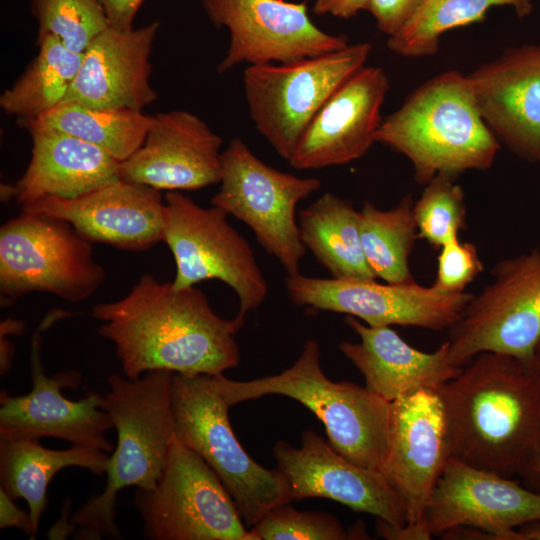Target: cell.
<instances>
[{"instance_id":"obj_1","label":"cell","mask_w":540,"mask_h":540,"mask_svg":"<svg viewBox=\"0 0 540 540\" xmlns=\"http://www.w3.org/2000/svg\"><path fill=\"white\" fill-rule=\"evenodd\" d=\"M91 314L129 379L157 370L218 376L240 362L235 335L245 318L220 317L195 286L176 288L145 274L126 296L96 304Z\"/></svg>"},{"instance_id":"obj_2","label":"cell","mask_w":540,"mask_h":540,"mask_svg":"<svg viewBox=\"0 0 540 540\" xmlns=\"http://www.w3.org/2000/svg\"><path fill=\"white\" fill-rule=\"evenodd\" d=\"M438 393L450 458L504 477L519 476L540 441L536 361L482 352Z\"/></svg>"},{"instance_id":"obj_3","label":"cell","mask_w":540,"mask_h":540,"mask_svg":"<svg viewBox=\"0 0 540 540\" xmlns=\"http://www.w3.org/2000/svg\"><path fill=\"white\" fill-rule=\"evenodd\" d=\"M375 141L405 156L417 183L490 168L501 147L485 122L467 74L442 72L382 119Z\"/></svg>"},{"instance_id":"obj_4","label":"cell","mask_w":540,"mask_h":540,"mask_svg":"<svg viewBox=\"0 0 540 540\" xmlns=\"http://www.w3.org/2000/svg\"><path fill=\"white\" fill-rule=\"evenodd\" d=\"M174 372L149 371L138 379L112 374L102 409L113 421L117 445L107 462L103 492L91 496L71 518L83 538L121 539L117 495L125 488L155 487L174 441L171 395Z\"/></svg>"},{"instance_id":"obj_5","label":"cell","mask_w":540,"mask_h":540,"mask_svg":"<svg viewBox=\"0 0 540 540\" xmlns=\"http://www.w3.org/2000/svg\"><path fill=\"white\" fill-rule=\"evenodd\" d=\"M212 380L230 406L269 394L299 401L322 422L328 442L338 453L381 472L388 451L391 403L366 386L328 379L316 340H308L296 362L277 375L234 381L222 374Z\"/></svg>"},{"instance_id":"obj_6","label":"cell","mask_w":540,"mask_h":540,"mask_svg":"<svg viewBox=\"0 0 540 540\" xmlns=\"http://www.w3.org/2000/svg\"><path fill=\"white\" fill-rule=\"evenodd\" d=\"M171 407L175 439L218 475L248 529L273 507L291 502L280 471L258 464L239 443L229 420L231 406L212 376L174 373Z\"/></svg>"},{"instance_id":"obj_7","label":"cell","mask_w":540,"mask_h":540,"mask_svg":"<svg viewBox=\"0 0 540 540\" xmlns=\"http://www.w3.org/2000/svg\"><path fill=\"white\" fill-rule=\"evenodd\" d=\"M105 277L92 242L65 220L22 211L0 228L2 307L31 292L77 303L92 296Z\"/></svg>"},{"instance_id":"obj_8","label":"cell","mask_w":540,"mask_h":540,"mask_svg":"<svg viewBox=\"0 0 540 540\" xmlns=\"http://www.w3.org/2000/svg\"><path fill=\"white\" fill-rule=\"evenodd\" d=\"M370 43L284 63L249 65L244 94L258 132L285 160L324 103L366 65Z\"/></svg>"},{"instance_id":"obj_9","label":"cell","mask_w":540,"mask_h":540,"mask_svg":"<svg viewBox=\"0 0 540 540\" xmlns=\"http://www.w3.org/2000/svg\"><path fill=\"white\" fill-rule=\"evenodd\" d=\"M491 275L449 329L448 359L455 367L482 352L535 361L540 340V249L498 261Z\"/></svg>"},{"instance_id":"obj_10","label":"cell","mask_w":540,"mask_h":540,"mask_svg":"<svg viewBox=\"0 0 540 540\" xmlns=\"http://www.w3.org/2000/svg\"><path fill=\"white\" fill-rule=\"evenodd\" d=\"M220 189L211 204L245 223L287 275L299 274L306 248L296 208L319 190L321 181L282 172L260 160L240 138L221 153Z\"/></svg>"},{"instance_id":"obj_11","label":"cell","mask_w":540,"mask_h":540,"mask_svg":"<svg viewBox=\"0 0 540 540\" xmlns=\"http://www.w3.org/2000/svg\"><path fill=\"white\" fill-rule=\"evenodd\" d=\"M216 207H202L180 191L164 196L163 239L176 264L172 284L195 286L220 280L239 300L241 317L258 308L268 295V285L249 242Z\"/></svg>"},{"instance_id":"obj_12","label":"cell","mask_w":540,"mask_h":540,"mask_svg":"<svg viewBox=\"0 0 540 540\" xmlns=\"http://www.w3.org/2000/svg\"><path fill=\"white\" fill-rule=\"evenodd\" d=\"M132 504L150 540H256L218 475L175 438L159 481Z\"/></svg>"},{"instance_id":"obj_13","label":"cell","mask_w":540,"mask_h":540,"mask_svg":"<svg viewBox=\"0 0 540 540\" xmlns=\"http://www.w3.org/2000/svg\"><path fill=\"white\" fill-rule=\"evenodd\" d=\"M450 458L438 389H418L391 402L389 444L381 469L402 500L407 522L392 529L377 520L378 533L390 540H428L427 502Z\"/></svg>"},{"instance_id":"obj_14","label":"cell","mask_w":540,"mask_h":540,"mask_svg":"<svg viewBox=\"0 0 540 540\" xmlns=\"http://www.w3.org/2000/svg\"><path fill=\"white\" fill-rule=\"evenodd\" d=\"M285 289L299 306L347 314L370 326H411L429 330L450 329L473 294L448 293L410 283L377 280L316 278L287 275Z\"/></svg>"},{"instance_id":"obj_15","label":"cell","mask_w":540,"mask_h":540,"mask_svg":"<svg viewBox=\"0 0 540 540\" xmlns=\"http://www.w3.org/2000/svg\"><path fill=\"white\" fill-rule=\"evenodd\" d=\"M216 28H226L229 45L217 72L247 64L284 63L346 47L345 35L321 30L305 3L284 0H202Z\"/></svg>"},{"instance_id":"obj_16","label":"cell","mask_w":540,"mask_h":540,"mask_svg":"<svg viewBox=\"0 0 540 540\" xmlns=\"http://www.w3.org/2000/svg\"><path fill=\"white\" fill-rule=\"evenodd\" d=\"M40 328L31 339V391L18 396L3 390L0 393V438L54 437L72 445L112 452L113 445L105 432L114 425L102 409L103 395L91 392L79 401L63 396L61 388L79 387L82 375L75 369L46 374L40 355Z\"/></svg>"},{"instance_id":"obj_17","label":"cell","mask_w":540,"mask_h":540,"mask_svg":"<svg viewBox=\"0 0 540 540\" xmlns=\"http://www.w3.org/2000/svg\"><path fill=\"white\" fill-rule=\"evenodd\" d=\"M540 521V494L513 478L449 458L427 502L425 529L432 538L472 527L496 540H520L518 528Z\"/></svg>"},{"instance_id":"obj_18","label":"cell","mask_w":540,"mask_h":540,"mask_svg":"<svg viewBox=\"0 0 540 540\" xmlns=\"http://www.w3.org/2000/svg\"><path fill=\"white\" fill-rule=\"evenodd\" d=\"M273 454L291 501L331 499L353 511L371 514L392 529L406 525L404 504L385 476L351 462L314 430L302 433L300 448L278 441Z\"/></svg>"},{"instance_id":"obj_19","label":"cell","mask_w":540,"mask_h":540,"mask_svg":"<svg viewBox=\"0 0 540 540\" xmlns=\"http://www.w3.org/2000/svg\"><path fill=\"white\" fill-rule=\"evenodd\" d=\"M381 67L363 66L324 103L308 124L288 162L298 170L321 169L363 157L382 122L389 90Z\"/></svg>"},{"instance_id":"obj_20","label":"cell","mask_w":540,"mask_h":540,"mask_svg":"<svg viewBox=\"0 0 540 540\" xmlns=\"http://www.w3.org/2000/svg\"><path fill=\"white\" fill-rule=\"evenodd\" d=\"M222 138L198 116H153L142 145L119 163V179L157 190H197L220 181Z\"/></svg>"},{"instance_id":"obj_21","label":"cell","mask_w":540,"mask_h":540,"mask_svg":"<svg viewBox=\"0 0 540 540\" xmlns=\"http://www.w3.org/2000/svg\"><path fill=\"white\" fill-rule=\"evenodd\" d=\"M22 209L65 220L90 242L121 250L145 251L163 239L160 190L120 179L74 198L48 197Z\"/></svg>"},{"instance_id":"obj_22","label":"cell","mask_w":540,"mask_h":540,"mask_svg":"<svg viewBox=\"0 0 540 540\" xmlns=\"http://www.w3.org/2000/svg\"><path fill=\"white\" fill-rule=\"evenodd\" d=\"M467 75L500 144L540 164V43L509 48Z\"/></svg>"},{"instance_id":"obj_23","label":"cell","mask_w":540,"mask_h":540,"mask_svg":"<svg viewBox=\"0 0 540 540\" xmlns=\"http://www.w3.org/2000/svg\"><path fill=\"white\" fill-rule=\"evenodd\" d=\"M152 22L121 31L108 26L87 46L63 102L99 109L142 111L157 100L150 83V54L159 29Z\"/></svg>"},{"instance_id":"obj_24","label":"cell","mask_w":540,"mask_h":540,"mask_svg":"<svg viewBox=\"0 0 540 540\" xmlns=\"http://www.w3.org/2000/svg\"><path fill=\"white\" fill-rule=\"evenodd\" d=\"M18 124L31 135V159L5 191L22 207L48 197L74 198L119 180L120 162L103 149L32 120Z\"/></svg>"},{"instance_id":"obj_25","label":"cell","mask_w":540,"mask_h":540,"mask_svg":"<svg viewBox=\"0 0 540 540\" xmlns=\"http://www.w3.org/2000/svg\"><path fill=\"white\" fill-rule=\"evenodd\" d=\"M345 320L360 340L342 341L339 350L363 375L365 386L390 403L418 389H439L461 371L449 362L447 341L424 352L390 326H370L353 316Z\"/></svg>"},{"instance_id":"obj_26","label":"cell","mask_w":540,"mask_h":540,"mask_svg":"<svg viewBox=\"0 0 540 540\" xmlns=\"http://www.w3.org/2000/svg\"><path fill=\"white\" fill-rule=\"evenodd\" d=\"M108 453L73 445L48 449L32 438H0V489L12 499L23 498L37 533L47 507V488L55 474L66 467H80L93 474L106 473Z\"/></svg>"},{"instance_id":"obj_27","label":"cell","mask_w":540,"mask_h":540,"mask_svg":"<svg viewBox=\"0 0 540 540\" xmlns=\"http://www.w3.org/2000/svg\"><path fill=\"white\" fill-rule=\"evenodd\" d=\"M300 239L336 279L377 280L362 248L359 211L351 201L324 193L298 215Z\"/></svg>"},{"instance_id":"obj_28","label":"cell","mask_w":540,"mask_h":540,"mask_svg":"<svg viewBox=\"0 0 540 540\" xmlns=\"http://www.w3.org/2000/svg\"><path fill=\"white\" fill-rule=\"evenodd\" d=\"M38 53L15 83L0 96V107L18 121L35 120L66 98L83 53L68 49L53 36L37 38Z\"/></svg>"},{"instance_id":"obj_29","label":"cell","mask_w":540,"mask_h":540,"mask_svg":"<svg viewBox=\"0 0 540 540\" xmlns=\"http://www.w3.org/2000/svg\"><path fill=\"white\" fill-rule=\"evenodd\" d=\"M414 200L405 195L394 207L381 210L365 201L359 211L362 248L376 278L387 283L415 281L409 259L418 237Z\"/></svg>"},{"instance_id":"obj_30","label":"cell","mask_w":540,"mask_h":540,"mask_svg":"<svg viewBox=\"0 0 540 540\" xmlns=\"http://www.w3.org/2000/svg\"><path fill=\"white\" fill-rule=\"evenodd\" d=\"M32 121L80 138L122 162L142 145L153 116L142 111L99 109L62 102Z\"/></svg>"},{"instance_id":"obj_31","label":"cell","mask_w":540,"mask_h":540,"mask_svg":"<svg viewBox=\"0 0 540 540\" xmlns=\"http://www.w3.org/2000/svg\"><path fill=\"white\" fill-rule=\"evenodd\" d=\"M497 6L512 7L524 18L532 12L533 0H423L412 19L388 38L387 46L404 57L431 56L445 32L482 21Z\"/></svg>"},{"instance_id":"obj_32","label":"cell","mask_w":540,"mask_h":540,"mask_svg":"<svg viewBox=\"0 0 540 540\" xmlns=\"http://www.w3.org/2000/svg\"><path fill=\"white\" fill-rule=\"evenodd\" d=\"M38 22L37 38L53 36L68 49L84 53L109 24L98 0H32Z\"/></svg>"},{"instance_id":"obj_33","label":"cell","mask_w":540,"mask_h":540,"mask_svg":"<svg viewBox=\"0 0 540 540\" xmlns=\"http://www.w3.org/2000/svg\"><path fill=\"white\" fill-rule=\"evenodd\" d=\"M424 186L413 206L418 237L439 249L466 227L465 194L447 175H437Z\"/></svg>"},{"instance_id":"obj_34","label":"cell","mask_w":540,"mask_h":540,"mask_svg":"<svg viewBox=\"0 0 540 540\" xmlns=\"http://www.w3.org/2000/svg\"><path fill=\"white\" fill-rule=\"evenodd\" d=\"M288 504L273 507L249 529L256 540L369 539L361 528L347 531L331 514L299 511Z\"/></svg>"},{"instance_id":"obj_35","label":"cell","mask_w":540,"mask_h":540,"mask_svg":"<svg viewBox=\"0 0 540 540\" xmlns=\"http://www.w3.org/2000/svg\"><path fill=\"white\" fill-rule=\"evenodd\" d=\"M439 249L436 278L432 285L443 292H464L483 271L476 246L470 242H461L458 236Z\"/></svg>"},{"instance_id":"obj_36","label":"cell","mask_w":540,"mask_h":540,"mask_svg":"<svg viewBox=\"0 0 540 540\" xmlns=\"http://www.w3.org/2000/svg\"><path fill=\"white\" fill-rule=\"evenodd\" d=\"M423 0H369L367 11L377 28L389 37L397 34L415 15Z\"/></svg>"},{"instance_id":"obj_37","label":"cell","mask_w":540,"mask_h":540,"mask_svg":"<svg viewBox=\"0 0 540 540\" xmlns=\"http://www.w3.org/2000/svg\"><path fill=\"white\" fill-rule=\"evenodd\" d=\"M110 27L127 31L133 29L135 15L144 0H98Z\"/></svg>"},{"instance_id":"obj_38","label":"cell","mask_w":540,"mask_h":540,"mask_svg":"<svg viewBox=\"0 0 540 540\" xmlns=\"http://www.w3.org/2000/svg\"><path fill=\"white\" fill-rule=\"evenodd\" d=\"M14 501L0 489V529L16 528L34 539L37 533L29 512L20 510Z\"/></svg>"},{"instance_id":"obj_39","label":"cell","mask_w":540,"mask_h":540,"mask_svg":"<svg viewBox=\"0 0 540 540\" xmlns=\"http://www.w3.org/2000/svg\"><path fill=\"white\" fill-rule=\"evenodd\" d=\"M368 3L369 0H316L313 12L317 15L350 19L363 10L367 11Z\"/></svg>"},{"instance_id":"obj_40","label":"cell","mask_w":540,"mask_h":540,"mask_svg":"<svg viewBox=\"0 0 540 540\" xmlns=\"http://www.w3.org/2000/svg\"><path fill=\"white\" fill-rule=\"evenodd\" d=\"M519 477L526 487L540 494V441Z\"/></svg>"},{"instance_id":"obj_41","label":"cell","mask_w":540,"mask_h":540,"mask_svg":"<svg viewBox=\"0 0 540 540\" xmlns=\"http://www.w3.org/2000/svg\"><path fill=\"white\" fill-rule=\"evenodd\" d=\"M517 531L520 540H540V521L525 524Z\"/></svg>"},{"instance_id":"obj_42","label":"cell","mask_w":540,"mask_h":540,"mask_svg":"<svg viewBox=\"0 0 540 540\" xmlns=\"http://www.w3.org/2000/svg\"><path fill=\"white\" fill-rule=\"evenodd\" d=\"M535 361L536 365L540 374V340L537 344L536 350H535Z\"/></svg>"}]
</instances>
